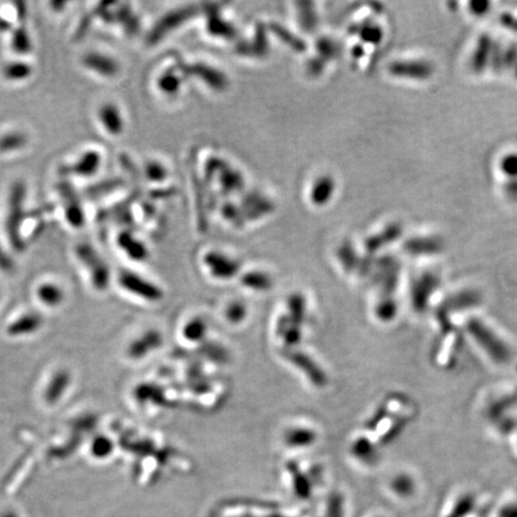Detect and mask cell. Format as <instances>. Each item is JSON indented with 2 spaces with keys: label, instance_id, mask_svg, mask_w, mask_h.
Listing matches in <instances>:
<instances>
[{
  "label": "cell",
  "instance_id": "obj_1",
  "mask_svg": "<svg viewBox=\"0 0 517 517\" xmlns=\"http://www.w3.org/2000/svg\"><path fill=\"white\" fill-rule=\"evenodd\" d=\"M77 256L82 265L85 267V270L88 268L90 279L95 289L106 290L111 280V275L107 263H104L100 255L97 254V251H94V248L88 244H83L77 249Z\"/></svg>",
  "mask_w": 517,
  "mask_h": 517
},
{
  "label": "cell",
  "instance_id": "obj_2",
  "mask_svg": "<svg viewBox=\"0 0 517 517\" xmlns=\"http://www.w3.org/2000/svg\"><path fill=\"white\" fill-rule=\"evenodd\" d=\"M119 282L124 290L138 299H145L147 302H157L162 299V291L155 284L143 278L142 275L124 270L119 277Z\"/></svg>",
  "mask_w": 517,
  "mask_h": 517
},
{
  "label": "cell",
  "instance_id": "obj_3",
  "mask_svg": "<svg viewBox=\"0 0 517 517\" xmlns=\"http://www.w3.org/2000/svg\"><path fill=\"white\" fill-rule=\"evenodd\" d=\"M71 385V375L66 370L54 373L44 390V400L46 405H56L64 397L66 390Z\"/></svg>",
  "mask_w": 517,
  "mask_h": 517
},
{
  "label": "cell",
  "instance_id": "obj_4",
  "mask_svg": "<svg viewBox=\"0 0 517 517\" xmlns=\"http://www.w3.org/2000/svg\"><path fill=\"white\" fill-rule=\"evenodd\" d=\"M42 327V318L35 313H27L13 320L8 326L10 337H28Z\"/></svg>",
  "mask_w": 517,
  "mask_h": 517
},
{
  "label": "cell",
  "instance_id": "obj_5",
  "mask_svg": "<svg viewBox=\"0 0 517 517\" xmlns=\"http://www.w3.org/2000/svg\"><path fill=\"white\" fill-rule=\"evenodd\" d=\"M36 299L47 308H58L65 302V291L59 284L53 282H41L36 287Z\"/></svg>",
  "mask_w": 517,
  "mask_h": 517
},
{
  "label": "cell",
  "instance_id": "obj_6",
  "mask_svg": "<svg viewBox=\"0 0 517 517\" xmlns=\"http://www.w3.org/2000/svg\"><path fill=\"white\" fill-rule=\"evenodd\" d=\"M99 116H100L101 124L108 133L118 135L124 130L123 116L120 114V111L116 104H104L99 112Z\"/></svg>",
  "mask_w": 517,
  "mask_h": 517
},
{
  "label": "cell",
  "instance_id": "obj_7",
  "mask_svg": "<svg viewBox=\"0 0 517 517\" xmlns=\"http://www.w3.org/2000/svg\"><path fill=\"white\" fill-rule=\"evenodd\" d=\"M84 65L92 71L102 75V76H114L118 71L116 61L109 56H104L100 53H90L84 58Z\"/></svg>",
  "mask_w": 517,
  "mask_h": 517
},
{
  "label": "cell",
  "instance_id": "obj_8",
  "mask_svg": "<svg viewBox=\"0 0 517 517\" xmlns=\"http://www.w3.org/2000/svg\"><path fill=\"white\" fill-rule=\"evenodd\" d=\"M159 342H161L159 335L155 332H149L142 338L132 342L131 347L128 349V354L133 359H143L149 354V351L155 350L156 347H158Z\"/></svg>",
  "mask_w": 517,
  "mask_h": 517
},
{
  "label": "cell",
  "instance_id": "obj_9",
  "mask_svg": "<svg viewBox=\"0 0 517 517\" xmlns=\"http://www.w3.org/2000/svg\"><path fill=\"white\" fill-rule=\"evenodd\" d=\"M101 158L99 152L90 151L85 152V155L82 156L78 162H76L73 167V174L80 176H90L95 174L99 167H100Z\"/></svg>",
  "mask_w": 517,
  "mask_h": 517
},
{
  "label": "cell",
  "instance_id": "obj_10",
  "mask_svg": "<svg viewBox=\"0 0 517 517\" xmlns=\"http://www.w3.org/2000/svg\"><path fill=\"white\" fill-rule=\"evenodd\" d=\"M208 266L211 267L210 270H213V275L220 278H227L235 273V263L228 260L227 256L224 255H210V258H207ZM219 278V279H220Z\"/></svg>",
  "mask_w": 517,
  "mask_h": 517
},
{
  "label": "cell",
  "instance_id": "obj_11",
  "mask_svg": "<svg viewBox=\"0 0 517 517\" xmlns=\"http://www.w3.org/2000/svg\"><path fill=\"white\" fill-rule=\"evenodd\" d=\"M113 448H114L113 442L109 438L99 436L92 441L90 451L94 455V458L104 459L108 458L113 453Z\"/></svg>",
  "mask_w": 517,
  "mask_h": 517
},
{
  "label": "cell",
  "instance_id": "obj_12",
  "mask_svg": "<svg viewBox=\"0 0 517 517\" xmlns=\"http://www.w3.org/2000/svg\"><path fill=\"white\" fill-rule=\"evenodd\" d=\"M32 68L27 64H24L22 61L18 63H11L5 66L4 73L8 80H20L22 78H27L30 75Z\"/></svg>",
  "mask_w": 517,
  "mask_h": 517
},
{
  "label": "cell",
  "instance_id": "obj_13",
  "mask_svg": "<svg viewBox=\"0 0 517 517\" xmlns=\"http://www.w3.org/2000/svg\"><path fill=\"white\" fill-rule=\"evenodd\" d=\"M120 246L124 248V251H127V254L131 255L133 258H143L144 249L140 246V243L137 242L135 239H132L131 237H128L126 234L120 237Z\"/></svg>",
  "mask_w": 517,
  "mask_h": 517
},
{
  "label": "cell",
  "instance_id": "obj_14",
  "mask_svg": "<svg viewBox=\"0 0 517 517\" xmlns=\"http://www.w3.org/2000/svg\"><path fill=\"white\" fill-rule=\"evenodd\" d=\"M227 316L230 321L239 323V321L242 320L243 316H244V308L241 304H239V303L237 304H231L228 308Z\"/></svg>",
  "mask_w": 517,
  "mask_h": 517
},
{
  "label": "cell",
  "instance_id": "obj_15",
  "mask_svg": "<svg viewBox=\"0 0 517 517\" xmlns=\"http://www.w3.org/2000/svg\"><path fill=\"white\" fill-rule=\"evenodd\" d=\"M499 517H517V504L504 506V509L499 513Z\"/></svg>",
  "mask_w": 517,
  "mask_h": 517
}]
</instances>
